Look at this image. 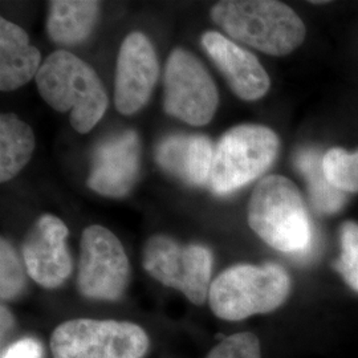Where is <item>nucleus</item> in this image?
Here are the masks:
<instances>
[{
    "mask_svg": "<svg viewBox=\"0 0 358 358\" xmlns=\"http://www.w3.org/2000/svg\"><path fill=\"white\" fill-rule=\"evenodd\" d=\"M36 85L52 109L71 112L69 122L78 133H88L103 118L109 99L96 71L72 52H53L41 64Z\"/></svg>",
    "mask_w": 358,
    "mask_h": 358,
    "instance_id": "1",
    "label": "nucleus"
},
{
    "mask_svg": "<svg viewBox=\"0 0 358 358\" xmlns=\"http://www.w3.org/2000/svg\"><path fill=\"white\" fill-rule=\"evenodd\" d=\"M211 19L231 38L272 56L294 52L306 38V26L287 4L275 0H224Z\"/></svg>",
    "mask_w": 358,
    "mask_h": 358,
    "instance_id": "2",
    "label": "nucleus"
},
{
    "mask_svg": "<svg viewBox=\"0 0 358 358\" xmlns=\"http://www.w3.org/2000/svg\"><path fill=\"white\" fill-rule=\"evenodd\" d=\"M248 224L272 248L303 254L312 243V229L301 194L282 176L262 179L248 203Z\"/></svg>",
    "mask_w": 358,
    "mask_h": 358,
    "instance_id": "3",
    "label": "nucleus"
},
{
    "mask_svg": "<svg viewBox=\"0 0 358 358\" xmlns=\"http://www.w3.org/2000/svg\"><path fill=\"white\" fill-rule=\"evenodd\" d=\"M291 291L287 271L278 264H238L223 271L211 282L208 303L214 315L241 321L280 307Z\"/></svg>",
    "mask_w": 358,
    "mask_h": 358,
    "instance_id": "4",
    "label": "nucleus"
},
{
    "mask_svg": "<svg viewBox=\"0 0 358 358\" xmlns=\"http://www.w3.org/2000/svg\"><path fill=\"white\" fill-rule=\"evenodd\" d=\"M279 145L276 133L263 125L230 129L215 146L208 187L220 195L242 189L272 165Z\"/></svg>",
    "mask_w": 358,
    "mask_h": 358,
    "instance_id": "5",
    "label": "nucleus"
},
{
    "mask_svg": "<svg viewBox=\"0 0 358 358\" xmlns=\"http://www.w3.org/2000/svg\"><path fill=\"white\" fill-rule=\"evenodd\" d=\"M50 345L53 358H142L149 337L128 321L75 319L56 327Z\"/></svg>",
    "mask_w": 358,
    "mask_h": 358,
    "instance_id": "6",
    "label": "nucleus"
},
{
    "mask_svg": "<svg viewBox=\"0 0 358 358\" xmlns=\"http://www.w3.org/2000/svg\"><path fill=\"white\" fill-rule=\"evenodd\" d=\"M142 266L155 280L178 289L192 304H205L213 269V254L205 245H182L166 235H154L143 247Z\"/></svg>",
    "mask_w": 358,
    "mask_h": 358,
    "instance_id": "7",
    "label": "nucleus"
},
{
    "mask_svg": "<svg viewBox=\"0 0 358 358\" xmlns=\"http://www.w3.org/2000/svg\"><path fill=\"white\" fill-rule=\"evenodd\" d=\"M80 248L78 292L92 300L121 299L130 280V264L120 239L103 226H90L83 232Z\"/></svg>",
    "mask_w": 358,
    "mask_h": 358,
    "instance_id": "8",
    "label": "nucleus"
},
{
    "mask_svg": "<svg viewBox=\"0 0 358 358\" xmlns=\"http://www.w3.org/2000/svg\"><path fill=\"white\" fill-rule=\"evenodd\" d=\"M219 105L217 85L192 52L176 48L165 69L164 108L167 115L192 125H207Z\"/></svg>",
    "mask_w": 358,
    "mask_h": 358,
    "instance_id": "9",
    "label": "nucleus"
},
{
    "mask_svg": "<svg viewBox=\"0 0 358 358\" xmlns=\"http://www.w3.org/2000/svg\"><path fill=\"white\" fill-rule=\"evenodd\" d=\"M159 76L152 41L141 32L129 34L121 44L115 68V103L121 115L137 113L149 101Z\"/></svg>",
    "mask_w": 358,
    "mask_h": 358,
    "instance_id": "10",
    "label": "nucleus"
},
{
    "mask_svg": "<svg viewBox=\"0 0 358 358\" xmlns=\"http://www.w3.org/2000/svg\"><path fill=\"white\" fill-rule=\"evenodd\" d=\"M68 227L60 217L45 214L38 217L23 242L27 272L38 285L55 289L71 276L73 264L66 247Z\"/></svg>",
    "mask_w": 358,
    "mask_h": 358,
    "instance_id": "11",
    "label": "nucleus"
},
{
    "mask_svg": "<svg viewBox=\"0 0 358 358\" xmlns=\"http://www.w3.org/2000/svg\"><path fill=\"white\" fill-rule=\"evenodd\" d=\"M141 143L136 131L128 130L103 141L96 149L88 187L103 196L122 198L140 176Z\"/></svg>",
    "mask_w": 358,
    "mask_h": 358,
    "instance_id": "12",
    "label": "nucleus"
},
{
    "mask_svg": "<svg viewBox=\"0 0 358 358\" xmlns=\"http://www.w3.org/2000/svg\"><path fill=\"white\" fill-rule=\"evenodd\" d=\"M202 45L239 99L256 101L268 92V73L255 55L215 31L203 34Z\"/></svg>",
    "mask_w": 358,
    "mask_h": 358,
    "instance_id": "13",
    "label": "nucleus"
},
{
    "mask_svg": "<svg viewBox=\"0 0 358 358\" xmlns=\"http://www.w3.org/2000/svg\"><path fill=\"white\" fill-rule=\"evenodd\" d=\"M214 146L202 134H173L155 150L158 165L190 186H206L214 159Z\"/></svg>",
    "mask_w": 358,
    "mask_h": 358,
    "instance_id": "14",
    "label": "nucleus"
},
{
    "mask_svg": "<svg viewBox=\"0 0 358 358\" xmlns=\"http://www.w3.org/2000/svg\"><path fill=\"white\" fill-rule=\"evenodd\" d=\"M41 55L22 27L0 19V90L11 92L38 75Z\"/></svg>",
    "mask_w": 358,
    "mask_h": 358,
    "instance_id": "15",
    "label": "nucleus"
},
{
    "mask_svg": "<svg viewBox=\"0 0 358 358\" xmlns=\"http://www.w3.org/2000/svg\"><path fill=\"white\" fill-rule=\"evenodd\" d=\"M100 3L90 0L50 1L45 29L53 43L75 45L88 38L97 23Z\"/></svg>",
    "mask_w": 358,
    "mask_h": 358,
    "instance_id": "16",
    "label": "nucleus"
},
{
    "mask_svg": "<svg viewBox=\"0 0 358 358\" xmlns=\"http://www.w3.org/2000/svg\"><path fill=\"white\" fill-rule=\"evenodd\" d=\"M35 150L31 127L13 113L0 117V180L15 178L29 162Z\"/></svg>",
    "mask_w": 358,
    "mask_h": 358,
    "instance_id": "17",
    "label": "nucleus"
},
{
    "mask_svg": "<svg viewBox=\"0 0 358 358\" xmlns=\"http://www.w3.org/2000/svg\"><path fill=\"white\" fill-rule=\"evenodd\" d=\"M296 167L306 177L312 203L321 214H333L345 202L344 192L333 187L324 171V155L308 149L296 155Z\"/></svg>",
    "mask_w": 358,
    "mask_h": 358,
    "instance_id": "18",
    "label": "nucleus"
},
{
    "mask_svg": "<svg viewBox=\"0 0 358 358\" xmlns=\"http://www.w3.org/2000/svg\"><path fill=\"white\" fill-rule=\"evenodd\" d=\"M324 171L333 187L340 192H358V149L346 152L333 148L324 154Z\"/></svg>",
    "mask_w": 358,
    "mask_h": 358,
    "instance_id": "19",
    "label": "nucleus"
},
{
    "mask_svg": "<svg viewBox=\"0 0 358 358\" xmlns=\"http://www.w3.org/2000/svg\"><path fill=\"white\" fill-rule=\"evenodd\" d=\"M26 289V273L13 245L6 239L0 242V297L10 301Z\"/></svg>",
    "mask_w": 358,
    "mask_h": 358,
    "instance_id": "20",
    "label": "nucleus"
},
{
    "mask_svg": "<svg viewBox=\"0 0 358 358\" xmlns=\"http://www.w3.org/2000/svg\"><path fill=\"white\" fill-rule=\"evenodd\" d=\"M336 268L358 292V224L346 222L341 229V256Z\"/></svg>",
    "mask_w": 358,
    "mask_h": 358,
    "instance_id": "21",
    "label": "nucleus"
},
{
    "mask_svg": "<svg viewBox=\"0 0 358 358\" xmlns=\"http://www.w3.org/2000/svg\"><path fill=\"white\" fill-rule=\"evenodd\" d=\"M206 358H262L260 343L254 333H236L222 340Z\"/></svg>",
    "mask_w": 358,
    "mask_h": 358,
    "instance_id": "22",
    "label": "nucleus"
},
{
    "mask_svg": "<svg viewBox=\"0 0 358 358\" xmlns=\"http://www.w3.org/2000/svg\"><path fill=\"white\" fill-rule=\"evenodd\" d=\"M1 358H43V346L38 340L26 337L8 346Z\"/></svg>",
    "mask_w": 358,
    "mask_h": 358,
    "instance_id": "23",
    "label": "nucleus"
},
{
    "mask_svg": "<svg viewBox=\"0 0 358 358\" xmlns=\"http://www.w3.org/2000/svg\"><path fill=\"white\" fill-rule=\"evenodd\" d=\"M15 327L13 313L4 304L1 306V337L4 338L8 333L11 332Z\"/></svg>",
    "mask_w": 358,
    "mask_h": 358,
    "instance_id": "24",
    "label": "nucleus"
}]
</instances>
